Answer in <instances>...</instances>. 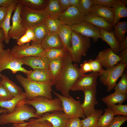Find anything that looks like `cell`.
<instances>
[{
    "mask_svg": "<svg viewBox=\"0 0 127 127\" xmlns=\"http://www.w3.org/2000/svg\"><path fill=\"white\" fill-rule=\"evenodd\" d=\"M73 61L67 51L63 58L62 66L54 82L56 90L60 91L62 95L69 97V90L79 78L83 74L80 72L79 68Z\"/></svg>",
    "mask_w": 127,
    "mask_h": 127,
    "instance_id": "1",
    "label": "cell"
},
{
    "mask_svg": "<svg viewBox=\"0 0 127 127\" xmlns=\"http://www.w3.org/2000/svg\"><path fill=\"white\" fill-rule=\"evenodd\" d=\"M26 95L25 92L14 97L11 99L0 101V107L7 109L8 113L12 112L14 110L17 104L22 100L26 99Z\"/></svg>",
    "mask_w": 127,
    "mask_h": 127,
    "instance_id": "28",
    "label": "cell"
},
{
    "mask_svg": "<svg viewBox=\"0 0 127 127\" xmlns=\"http://www.w3.org/2000/svg\"><path fill=\"white\" fill-rule=\"evenodd\" d=\"M91 46V39L72 31L71 46L68 51L72 61L79 63L82 57L85 56Z\"/></svg>",
    "mask_w": 127,
    "mask_h": 127,
    "instance_id": "5",
    "label": "cell"
},
{
    "mask_svg": "<svg viewBox=\"0 0 127 127\" xmlns=\"http://www.w3.org/2000/svg\"><path fill=\"white\" fill-rule=\"evenodd\" d=\"M127 67L126 65L119 62L112 67L104 69L100 73V81L107 87V91H110L114 88L117 80Z\"/></svg>",
    "mask_w": 127,
    "mask_h": 127,
    "instance_id": "7",
    "label": "cell"
},
{
    "mask_svg": "<svg viewBox=\"0 0 127 127\" xmlns=\"http://www.w3.org/2000/svg\"><path fill=\"white\" fill-rule=\"evenodd\" d=\"M35 39L32 43L40 44L44 37L48 33L45 21L32 27Z\"/></svg>",
    "mask_w": 127,
    "mask_h": 127,
    "instance_id": "31",
    "label": "cell"
},
{
    "mask_svg": "<svg viewBox=\"0 0 127 127\" xmlns=\"http://www.w3.org/2000/svg\"><path fill=\"white\" fill-rule=\"evenodd\" d=\"M36 111L33 108L25 104L23 100L18 103L12 112L2 113L0 115V125L9 123L23 124L31 118H40L36 115Z\"/></svg>",
    "mask_w": 127,
    "mask_h": 127,
    "instance_id": "2",
    "label": "cell"
},
{
    "mask_svg": "<svg viewBox=\"0 0 127 127\" xmlns=\"http://www.w3.org/2000/svg\"><path fill=\"white\" fill-rule=\"evenodd\" d=\"M8 127H26L24 125L21 124H12V126Z\"/></svg>",
    "mask_w": 127,
    "mask_h": 127,
    "instance_id": "58",
    "label": "cell"
},
{
    "mask_svg": "<svg viewBox=\"0 0 127 127\" xmlns=\"http://www.w3.org/2000/svg\"><path fill=\"white\" fill-rule=\"evenodd\" d=\"M20 59L24 64L29 66L33 70L48 69L50 61L44 55L27 56Z\"/></svg>",
    "mask_w": 127,
    "mask_h": 127,
    "instance_id": "17",
    "label": "cell"
},
{
    "mask_svg": "<svg viewBox=\"0 0 127 127\" xmlns=\"http://www.w3.org/2000/svg\"><path fill=\"white\" fill-rule=\"evenodd\" d=\"M114 114L110 108H105L104 112L99 117L98 123V127H107L111 122L114 116Z\"/></svg>",
    "mask_w": 127,
    "mask_h": 127,
    "instance_id": "35",
    "label": "cell"
},
{
    "mask_svg": "<svg viewBox=\"0 0 127 127\" xmlns=\"http://www.w3.org/2000/svg\"><path fill=\"white\" fill-rule=\"evenodd\" d=\"M34 121L46 120L50 122L53 127H66L69 119L61 111H55L43 114L39 118H32Z\"/></svg>",
    "mask_w": 127,
    "mask_h": 127,
    "instance_id": "14",
    "label": "cell"
},
{
    "mask_svg": "<svg viewBox=\"0 0 127 127\" xmlns=\"http://www.w3.org/2000/svg\"><path fill=\"white\" fill-rule=\"evenodd\" d=\"M120 1L126 6L127 5V0H120Z\"/></svg>",
    "mask_w": 127,
    "mask_h": 127,
    "instance_id": "60",
    "label": "cell"
},
{
    "mask_svg": "<svg viewBox=\"0 0 127 127\" xmlns=\"http://www.w3.org/2000/svg\"><path fill=\"white\" fill-rule=\"evenodd\" d=\"M14 97L0 82V101L10 100Z\"/></svg>",
    "mask_w": 127,
    "mask_h": 127,
    "instance_id": "46",
    "label": "cell"
},
{
    "mask_svg": "<svg viewBox=\"0 0 127 127\" xmlns=\"http://www.w3.org/2000/svg\"><path fill=\"white\" fill-rule=\"evenodd\" d=\"M23 64L21 59L14 56L9 49H4L0 54V73L8 69L14 74L21 71L27 75L29 71L23 67Z\"/></svg>",
    "mask_w": 127,
    "mask_h": 127,
    "instance_id": "8",
    "label": "cell"
},
{
    "mask_svg": "<svg viewBox=\"0 0 127 127\" xmlns=\"http://www.w3.org/2000/svg\"><path fill=\"white\" fill-rule=\"evenodd\" d=\"M46 8L52 17L58 19L62 13L58 0H48Z\"/></svg>",
    "mask_w": 127,
    "mask_h": 127,
    "instance_id": "33",
    "label": "cell"
},
{
    "mask_svg": "<svg viewBox=\"0 0 127 127\" xmlns=\"http://www.w3.org/2000/svg\"><path fill=\"white\" fill-rule=\"evenodd\" d=\"M112 8L113 11L114 19L112 24L114 27L120 19L127 17V8L120 0H115Z\"/></svg>",
    "mask_w": 127,
    "mask_h": 127,
    "instance_id": "23",
    "label": "cell"
},
{
    "mask_svg": "<svg viewBox=\"0 0 127 127\" xmlns=\"http://www.w3.org/2000/svg\"><path fill=\"white\" fill-rule=\"evenodd\" d=\"M66 127H83L81 120L78 117L69 118Z\"/></svg>",
    "mask_w": 127,
    "mask_h": 127,
    "instance_id": "47",
    "label": "cell"
},
{
    "mask_svg": "<svg viewBox=\"0 0 127 127\" xmlns=\"http://www.w3.org/2000/svg\"><path fill=\"white\" fill-rule=\"evenodd\" d=\"M4 46L3 43L0 42V54L4 49Z\"/></svg>",
    "mask_w": 127,
    "mask_h": 127,
    "instance_id": "59",
    "label": "cell"
},
{
    "mask_svg": "<svg viewBox=\"0 0 127 127\" xmlns=\"http://www.w3.org/2000/svg\"><path fill=\"white\" fill-rule=\"evenodd\" d=\"M26 75L27 78L33 81L54 84L55 79L48 69L30 70Z\"/></svg>",
    "mask_w": 127,
    "mask_h": 127,
    "instance_id": "19",
    "label": "cell"
},
{
    "mask_svg": "<svg viewBox=\"0 0 127 127\" xmlns=\"http://www.w3.org/2000/svg\"><path fill=\"white\" fill-rule=\"evenodd\" d=\"M62 13L66 11L70 6L69 0H58Z\"/></svg>",
    "mask_w": 127,
    "mask_h": 127,
    "instance_id": "51",
    "label": "cell"
},
{
    "mask_svg": "<svg viewBox=\"0 0 127 127\" xmlns=\"http://www.w3.org/2000/svg\"><path fill=\"white\" fill-rule=\"evenodd\" d=\"M1 78L0 82L14 97L23 92L21 88L16 85L13 81L5 75L0 74Z\"/></svg>",
    "mask_w": 127,
    "mask_h": 127,
    "instance_id": "27",
    "label": "cell"
},
{
    "mask_svg": "<svg viewBox=\"0 0 127 127\" xmlns=\"http://www.w3.org/2000/svg\"><path fill=\"white\" fill-rule=\"evenodd\" d=\"M7 8L0 7V28L7 16Z\"/></svg>",
    "mask_w": 127,
    "mask_h": 127,
    "instance_id": "52",
    "label": "cell"
},
{
    "mask_svg": "<svg viewBox=\"0 0 127 127\" xmlns=\"http://www.w3.org/2000/svg\"><path fill=\"white\" fill-rule=\"evenodd\" d=\"M103 112L102 109H96L93 113L81 120L83 127H98L99 119Z\"/></svg>",
    "mask_w": 127,
    "mask_h": 127,
    "instance_id": "32",
    "label": "cell"
},
{
    "mask_svg": "<svg viewBox=\"0 0 127 127\" xmlns=\"http://www.w3.org/2000/svg\"><path fill=\"white\" fill-rule=\"evenodd\" d=\"M127 49V36L119 44V52Z\"/></svg>",
    "mask_w": 127,
    "mask_h": 127,
    "instance_id": "54",
    "label": "cell"
},
{
    "mask_svg": "<svg viewBox=\"0 0 127 127\" xmlns=\"http://www.w3.org/2000/svg\"><path fill=\"white\" fill-rule=\"evenodd\" d=\"M100 73L93 72L87 75H82L70 88L69 91H78L96 88L97 79Z\"/></svg>",
    "mask_w": 127,
    "mask_h": 127,
    "instance_id": "13",
    "label": "cell"
},
{
    "mask_svg": "<svg viewBox=\"0 0 127 127\" xmlns=\"http://www.w3.org/2000/svg\"><path fill=\"white\" fill-rule=\"evenodd\" d=\"M80 66L79 71L82 74H85L88 72L92 71L91 65L88 61L85 60L83 63L80 64Z\"/></svg>",
    "mask_w": 127,
    "mask_h": 127,
    "instance_id": "49",
    "label": "cell"
},
{
    "mask_svg": "<svg viewBox=\"0 0 127 127\" xmlns=\"http://www.w3.org/2000/svg\"><path fill=\"white\" fill-rule=\"evenodd\" d=\"M15 3V0H0V7L7 8Z\"/></svg>",
    "mask_w": 127,
    "mask_h": 127,
    "instance_id": "53",
    "label": "cell"
},
{
    "mask_svg": "<svg viewBox=\"0 0 127 127\" xmlns=\"http://www.w3.org/2000/svg\"><path fill=\"white\" fill-rule=\"evenodd\" d=\"M1 80V77H0V82Z\"/></svg>",
    "mask_w": 127,
    "mask_h": 127,
    "instance_id": "61",
    "label": "cell"
},
{
    "mask_svg": "<svg viewBox=\"0 0 127 127\" xmlns=\"http://www.w3.org/2000/svg\"><path fill=\"white\" fill-rule=\"evenodd\" d=\"M127 99L126 94L115 91L113 93L102 98L101 100L106 105L107 107L110 108L117 103L122 104Z\"/></svg>",
    "mask_w": 127,
    "mask_h": 127,
    "instance_id": "24",
    "label": "cell"
},
{
    "mask_svg": "<svg viewBox=\"0 0 127 127\" xmlns=\"http://www.w3.org/2000/svg\"><path fill=\"white\" fill-rule=\"evenodd\" d=\"M121 79L118 83L116 84L114 89L115 91L122 93L127 94V72L124 71L121 76Z\"/></svg>",
    "mask_w": 127,
    "mask_h": 127,
    "instance_id": "40",
    "label": "cell"
},
{
    "mask_svg": "<svg viewBox=\"0 0 127 127\" xmlns=\"http://www.w3.org/2000/svg\"><path fill=\"white\" fill-rule=\"evenodd\" d=\"M8 111L6 109L1 108H0V114L2 113H8Z\"/></svg>",
    "mask_w": 127,
    "mask_h": 127,
    "instance_id": "57",
    "label": "cell"
},
{
    "mask_svg": "<svg viewBox=\"0 0 127 127\" xmlns=\"http://www.w3.org/2000/svg\"><path fill=\"white\" fill-rule=\"evenodd\" d=\"M127 120V116H118L114 117L111 123L107 127H121Z\"/></svg>",
    "mask_w": 127,
    "mask_h": 127,
    "instance_id": "45",
    "label": "cell"
},
{
    "mask_svg": "<svg viewBox=\"0 0 127 127\" xmlns=\"http://www.w3.org/2000/svg\"><path fill=\"white\" fill-rule=\"evenodd\" d=\"M91 65L92 71L99 73L104 70L101 63L97 59L95 60L89 59L88 61Z\"/></svg>",
    "mask_w": 127,
    "mask_h": 127,
    "instance_id": "44",
    "label": "cell"
},
{
    "mask_svg": "<svg viewBox=\"0 0 127 127\" xmlns=\"http://www.w3.org/2000/svg\"><path fill=\"white\" fill-rule=\"evenodd\" d=\"M117 55L120 58V62L127 66V49L119 52Z\"/></svg>",
    "mask_w": 127,
    "mask_h": 127,
    "instance_id": "50",
    "label": "cell"
},
{
    "mask_svg": "<svg viewBox=\"0 0 127 127\" xmlns=\"http://www.w3.org/2000/svg\"><path fill=\"white\" fill-rule=\"evenodd\" d=\"M83 21L90 23L95 26L109 32H113L114 26L104 19L90 13L85 15Z\"/></svg>",
    "mask_w": 127,
    "mask_h": 127,
    "instance_id": "20",
    "label": "cell"
},
{
    "mask_svg": "<svg viewBox=\"0 0 127 127\" xmlns=\"http://www.w3.org/2000/svg\"><path fill=\"white\" fill-rule=\"evenodd\" d=\"M101 35V39L106 42L110 46L111 49L115 54L119 52V44L118 41L115 37L113 32L106 31L99 28Z\"/></svg>",
    "mask_w": 127,
    "mask_h": 127,
    "instance_id": "26",
    "label": "cell"
},
{
    "mask_svg": "<svg viewBox=\"0 0 127 127\" xmlns=\"http://www.w3.org/2000/svg\"><path fill=\"white\" fill-rule=\"evenodd\" d=\"M13 55L19 59L31 56L44 55L46 50L42 48L40 44L27 43L21 45H16L11 50Z\"/></svg>",
    "mask_w": 127,
    "mask_h": 127,
    "instance_id": "10",
    "label": "cell"
},
{
    "mask_svg": "<svg viewBox=\"0 0 127 127\" xmlns=\"http://www.w3.org/2000/svg\"><path fill=\"white\" fill-rule=\"evenodd\" d=\"M52 91L61 100L63 111L68 118L78 117L84 119L86 118L82 110L80 100H76L70 96L66 97L55 91Z\"/></svg>",
    "mask_w": 127,
    "mask_h": 127,
    "instance_id": "9",
    "label": "cell"
},
{
    "mask_svg": "<svg viewBox=\"0 0 127 127\" xmlns=\"http://www.w3.org/2000/svg\"><path fill=\"white\" fill-rule=\"evenodd\" d=\"M63 58L50 61L48 67L49 70L55 79L62 68Z\"/></svg>",
    "mask_w": 127,
    "mask_h": 127,
    "instance_id": "38",
    "label": "cell"
},
{
    "mask_svg": "<svg viewBox=\"0 0 127 127\" xmlns=\"http://www.w3.org/2000/svg\"><path fill=\"white\" fill-rule=\"evenodd\" d=\"M114 35L116 39L120 42L126 37L127 31V21L119 22L114 26Z\"/></svg>",
    "mask_w": 127,
    "mask_h": 127,
    "instance_id": "34",
    "label": "cell"
},
{
    "mask_svg": "<svg viewBox=\"0 0 127 127\" xmlns=\"http://www.w3.org/2000/svg\"><path fill=\"white\" fill-rule=\"evenodd\" d=\"M90 13L104 19L111 24L113 23V11L112 7L92 4Z\"/></svg>",
    "mask_w": 127,
    "mask_h": 127,
    "instance_id": "21",
    "label": "cell"
},
{
    "mask_svg": "<svg viewBox=\"0 0 127 127\" xmlns=\"http://www.w3.org/2000/svg\"><path fill=\"white\" fill-rule=\"evenodd\" d=\"M48 0H15L16 4L19 3L35 10H41L46 8Z\"/></svg>",
    "mask_w": 127,
    "mask_h": 127,
    "instance_id": "30",
    "label": "cell"
},
{
    "mask_svg": "<svg viewBox=\"0 0 127 127\" xmlns=\"http://www.w3.org/2000/svg\"><path fill=\"white\" fill-rule=\"evenodd\" d=\"M22 5L20 4H16L12 18V24L8 34V36L10 39L12 38L17 40L25 32L26 29L22 24L20 16Z\"/></svg>",
    "mask_w": 127,
    "mask_h": 127,
    "instance_id": "11",
    "label": "cell"
},
{
    "mask_svg": "<svg viewBox=\"0 0 127 127\" xmlns=\"http://www.w3.org/2000/svg\"><path fill=\"white\" fill-rule=\"evenodd\" d=\"M45 50L55 48H62L64 46L61 41L56 32L48 33L40 44Z\"/></svg>",
    "mask_w": 127,
    "mask_h": 127,
    "instance_id": "22",
    "label": "cell"
},
{
    "mask_svg": "<svg viewBox=\"0 0 127 127\" xmlns=\"http://www.w3.org/2000/svg\"><path fill=\"white\" fill-rule=\"evenodd\" d=\"M113 111L115 116H127V105L122 104L115 105L110 108Z\"/></svg>",
    "mask_w": 127,
    "mask_h": 127,
    "instance_id": "43",
    "label": "cell"
},
{
    "mask_svg": "<svg viewBox=\"0 0 127 127\" xmlns=\"http://www.w3.org/2000/svg\"><path fill=\"white\" fill-rule=\"evenodd\" d=\"M115 0H91L92 4L112 7Z\"/></svg>",
    "mask_w": 127,
    "mask_h": 127,
    "instance_id": "48",
    "label": "cell"
},
{
    "mask_svg": "<svg viewBox=\"0 0 127 127\" xmlns=\"http://www.w3.org/2000/svg\"><path fill=\"white\" fill-rule=\"evenodd\" d=\"M80 0H69L70 6L77 8L79 5Z\"/></svg>",
    "mask_w": 127,
    "mask_h": 127,
    "instance_id": "55",
    "label": "cell"
},
{
    "mask_svg": "<svg viewBox=\"0 0 127 127\" xmlns=\"http://www.w3.org/2000/svg\"><path fill=\"white\" fill-rule=\"evenodd\" d=\"M48 33H58L59 28L63 24L58 19L50 16L45 21Z\"/></svg>",
    "mask_w": 127,
    "mask_h": 127,
    "instance_id": "37",
    "label": "cell"
},
{
    "mask_svg": "<svg viewBox=\"0 0 127 127\" xmlns=\"http://www.w3.org/2000/svg\"><path fill=\"white\" fill-rule=\"evenodd\" d=\"M26 127H53L51 123L46 120L35 121L31 119L28 122L22 124Z\"/></svg>",
    "mask_w": 127,
    "mask_h": 127,
    "instance_id": "42",
    "label": "cell"
},
{
    "mask_svg": "<svg viewBox=\"0 0 127 127\" xmlns=\"http://www.w3.org/2000/svg\"><path fill=\"white\" fill-rule=\"evenodd\" d=\"M67 51L64 47L53 48L46 50L44 55L51 61L63 58Z\"/></svg>",
    "mask_w": 127,
    "mask_h": 127,
    "instance_id": "36",
    "label": "cell"
},
{
    "mask_svg": "<svg viewBox=\"0 0 127 127\" xmlns=\"http://www.w3.org/2000/svg\"><path fill=\"white\" fill-rule=\"evenodd\" d=\"M20 16L22 24L26 29L44 22L50 16L46 8L35 10L22 5Z\"/></svg>",
    "mask_w": 127,
    "mask_h": 127,
    "instance_id": "6",
    "label": "cell"
},
{
    "mask_svg": "<svg viewBox=\"0 0 127 127\" xmlns=\"http://www.w3.org/2000/svg\"><path fill=\"white\" fill-rule=\"evenodd\" d=\"M5 35L3 29L0 28V42L3 43L4 41Z\"/></svg>",
    "mask_w": 127,
    "mask_h": 127,
    "instance_id": "56",
    "label": "cell"
},
{
    "mask_svg": "<svg viewBox=\"0 0 127 127\" xmlns=\"http://www.w3.org/2000/svg\"><path fill=\"white\" fill-rule=\"evenodd\" d=\"M16 4H12L7 7V13L6 17L0 27L4 32L5 37L4 41L6 44L9 43L10 39L8 36V32L10 29L11 26L10 25V20L12 14L14 11Z\"/></svg>",
    "mask_w": 127,
    "mask_h": 127,
    "instance_id": "29",
    "label": "cell"
},
{
    "mask_svg": "<svg viewBox=\"0 0 127 127\" xmlns=\"http://www.w3.org/2000/svg\"><path fill=\"white\" fill-rule=\"evenodd\" d=\"M23 101L25 104L34 107L36 115L40 117L46 113L63 111L61 102L58 97L51 99L45 97L39 96L29 99H25Z\"/></svg>",
    "mask_w": 127,
    "mask_h": 127,
    "instance_id": "4",
    "label": "cell"
},
{
    "mask_svg": "<svg viewBox=\"0 0 127 127\" xmlns=\"http://www.w3.org/2000/svg\"><path fill=\"white\" fill-rule=\"evenodd\" d=\"M16 79L24 88L27 95L26 99H29L39 96L46 97L52 99V87L53 83L36 82L25 78L20 74H17Z\"/></svg>",
    "mask_w": 127,
    "mask_h": 127,
    "instance_id": "3",
    "label": "cell"
},
{
    "mask_svg": "<svg viewBox=\"0 0 127 127\" xmlns=\"http://www.w3.org/2000/svg\"><path fill=\"white\" fill-rule=\"evenodd\" d=\"M72 31L70 26L63 24L60 26L57 33L64 47L68 51L71 46Z\"/></svg>",
    "mask_w": 127,
    "mask_h": 127,
    "instance_id": "25",
    "label": "cell"
},
{
    "mask_svg": "<svg viewBox=\"0 0 127 127\" xmlns=\"http://www.w3.org/2000/svg\"><path fill=\"white\" fill-rule=\"evenodd\" d=\"M84 16L76 7L70 6L61 14L58 19L63 24L71 26L83 21Z\"/></svg>",
    "mask_w": 127,
    "mask_h": 127,
    "instance_id": "16",
    "label": "cell"
},
{
    "mask_svg": "<svg viewBox=\"0 0 127 127\" xmlns=\"http://www.w3.org/2000/svg\"><path fill=\"white\" fill-rule=\"evenodd\" d=\"M100 61L103 67L106 69L112 67L120 62L119 56L115 54L110 48L99 52L96 58Z\"/></svg>",
    "mask_w": 127,
    "mask_h": 127,
    "instance_id": "18",
    "label": "cell"
},
{
    "mask_svg": "<svg viewBox=\"0 0 127 127\" xmlns=\"http://www.w3.org/2000/svg\"><path fill=\"white\" fill-rule=\"evenodd\" d=\"M71 27L73 31L84 36L91 38L95 42H97L99 39H101L100 28L89 23L83 21Z\"/></svg>",
    "mask_w": 127,
    "mask_h": 127,
    "instance_id": "12",
    "label": "cell"
},
{
    "mask_svg": "<svg viewBox=\"0 0 127 127\" xmlns=\"http://www.w3.org/2000/svg\"><path fill=\"white\" fill-rule=\"evenodd\" d=\"M35 39V35L32 27L28 28L26 29L24 34L16 40L17 44L18 45H21L29 43L31 41L33 42Z\"/></svg>",
    "mask_w": 127,
    "mask_h": 127,
    "instance_id": "39",
    "label": "cell"
},
{
    "mask_svg": "<svg viewBox=\"0 0 127 127\" xmlns=\"http://www.w3.org/2000/svg\"><path fill=\"white\" fill-rule=\"evenodd\" d=\"M84 94V101L81 104L82 111L86 117L89 116L96 110L95 106L98 103L96 97V88L86 89L83 91Z\"/></svg>",
    "mask_w": 127,
    "mask_h": 127,
    "instance_id": "15",
    "label": "cell"
},
{
    "mask_svg": "<svg viewBox=\"0 0 127 127\" xmlns=\"http://www.w3.org/2000/svg\"><path fill=\"white\" fill-rule=\"evenodd\" d=\"M92 4L91 0H80L79 6L77 8L85 16L90 13Z\"/></svg>",
    "mask_w": 127,
    "mask_h": 127,
    "instance_id": "41",
    "label": "cell"
}]
</instances>
